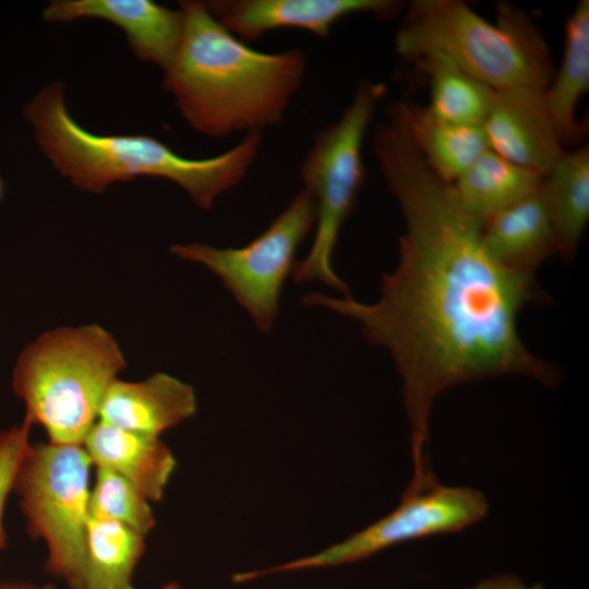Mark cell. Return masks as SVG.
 Here are the masks:
<instances>
[{
    "label": "cell",
    "instance_id": "6da1fadb",
    "mask_svg": "<svg viewBox=\"0 0 589 589\" xmlns=\"http://www.w3.org/2000/svg\"><path fill=\"white\" fill-rule=\"evenodd\" d=\"M372 148L404 217L398 265L381 276L373 303L318 292L302 303L357 321L369 341L390 353L410 429V482L420 483L433 473L426 447L431 411L442 393L502 375L555 387L562 373L531 352L518 332L526 305L550 301L534 273L492 259L482 241L484 224L398 125L377 124Z\"/></svg>",
    "mask_w": 589,
    "mask_h": 589
},
{
    "label": "cell",
    "instance_id": "7a4b0ae2",
    "mask_svg": "<svg viewBox=\"0 0 589 589\" xmlns=\"http://www.w3.org/2000/svg\"><path fill=\"white\" fill-rule=\"evenodd\" d=\"M183 28L163 85L188 124L213 137L278 124L302 84L300 49L263 52L228 32L202 1H180Z\"/></svg>",
    "mask_w": 589,
    "mask_h": 589
},
{
    "label": "cell",
    "instance_id": "3957f363",
    "mask_svg": "<svg viewBox=\"0 0 589 589\" xmlns=\"http://www.w3.org/2000/svg\"><path fill=\"white\" fill-rule=\"evenodd\" d=\"M24 113L43 153L79 189L103 193L115 182L159 177L181 187L203 209L242 181L262 145L261 133L252 132L219 155L192 159L148 135L95 134L71 116L60 81L41 88Z\"/></svg>",
    "mask_w": 589,
    "mask_h": 589
},
{
    "label": "cell",
    "instance_id": "277c9868",
    "mask_svg": "<svg viewBox=\"0 0 589 589\" xmlns=\"http://www.w3.org/2000/svg\"><path fill=\"white\" fill-rule=\"evenodd\" d=\"M407 62L438 53L495 91H545L554 68L548 44L530 16L509 2L488 21L459 0H413L395 37Z\"/></svg>",
    "mask_w": 589,
    "mask_h": 589
},
{
    "label": "cell",
    "instance_id": "5b68a950",
    "mask_svg": "<svg viewBox=\"0 0 589 589\" xmlns=\"http://www.w3.org/2000/svg\"><path fill=\"white\" fill-rule=\"evenodd\" d=\"M125 359L115 337L96 324L46 332L20 354L12 388L48 442L83 445L104 396Z\"/></svg>",
    "mask_w": 589,
    "mask_h": 589
},
{
    "label": "cell",
    "instance_id": "8992f818",
    "mask_svg": "<svg viewBox=\"0 0 589 589\" xmlns=\"http://www.w3.org/2000/svg\"><path fill=\"white\" fill-rule=\"evenodd\" d=\"M93 467L83 445L31 443L13 485L26 532L46 544V572L69 589H84Z\"/></svg>",
    "mask_w": 589,
    "mask_h": 589
},
{
    "label": "cell",
    "instance_id": "52a82bcc",
    "mask_svg": "<svg viewBox=\"0 0 589 589\" xmlns=\"http://www.w3.org/2000/svg\"><path fill=\"white\" fill-rule=\"evenodd\" d=\"M384 94L382 83H360L340 118L315 135L302 161L301 180L314 199L316 221L311 249L292 271L297 284L317 280L349 296L333 268V253L364 179L362 143Z\"/></svg>",
    "mask_w": 589,
    "mask_h": 589
},
{
    "label": "cell",
    "instance_id": "ba28073f",
    "mask_svg": "<svg viewBox=\"0 0 589 589\" xmlns=\"http://www.w3.org/2000/svg\"><path fill=\"white\" fill-rule=\"evenodd\" d=\"M488 510L489 503L479 490L443 485L434 480L420 489L405 490L392 512L348 538L310 555L236 573L232 581L244 584L274 575L358 563L401 543L467 529L481 521Z\"/></svg>",
    "mask_w": 589,
    "mask_h": 589
},
{
    "label": "cell",
    "instance_id": "9c48e42d",
    "mask_svg": "<svg viewBox=\"0 0 589 589\" xmlns=\"http://www.w3.org/2000/svg\"><path fill=\"white\" fill-rule=\"evenodd\" d=\"M315 221L314 199L302 189L261 235L242 248L189 243L175 244L170 251L216 274L257 328L268 333L278 316L285 279L293 271L297 251Z\"/></svg>",
    "mask_w": 589,
    "mask_h": 589
},
{
    "label": "cell",
    "instance_id": "30bf717a",
    "mask_svg": "<svg viewBox=\"0 0 589 589\" xmlns=\"http://www.w3.org/2000/svg\"><path fill=\"white\" fill-rule=\"evenodd\" d=\"M204 4L216 21L247 44L280 28L302 29L324 39L347 15L386 17L401 7L394 0H212Z\"/></svg>",
    "mask_w": 589,
    "mask_h": 589
},
{
    "label": "cell",
    "instance_id": "8fae6325",
    "mask_svg": "<svg viewBox=\"0 0 589 589\" xmlns=\"http://www.w3.org/2000/svg\"><path fill=\"white\" fill-rule=\"evenodd\" d=\"M543 92L495 91L481 124L488 149L542 177L564 152Z\"/></svg>",
    "mask_w": 589,
    "mask_h": 589
},
{
    "label": "cell",
    "instance_id": "7c38bea8",
    "mask_svg": "<svg viewBox=\"0 0 589 589\" xmlns=\"http://www.w3.org/2000/svg\"><path fill=\"white\" fill-rule=\"evenodd\" d=\"M48 22L93 17L108 21L125 35L134 55L163 68L173 58L183 28L180 9L151 0H55L44 10Z\"/></svg>",
    "mask_w": 589,
    "mask_h": 589
},
{
    "label": "cell",
    "instance_id": "4fadbf2b",
    "mask_svg": "<svg viewBox=\"0 0 589 589\" xmlns=\"http://www.w3.org/2000/svg\"><path fill=\"white\" fill-rule=\"evenodd\" d=\"M196 409L192 386L158 372L140 382L113 381L104 396L98 421L160 437L193 417Z\"/></svg>",
    "mask_w": 589,
    "mask_h": 589
},
{
    "label": "cell",
    "instance_id": "5bb4252c",
    "mask_svg": "<svg viewBox=\"0 0 589 589\" xmlns=\"http://www.w3.org/2000/svg\"><path fill=\"white\" fill-rule=\"evenodd\" d=\"M83 446L94 467L109 470L132 484L151 503L159 502L177 467L172 450L160 437L97 421Z\"/></svg>",
    "mask_w": 589,
    "mask_h": 589
},
{
    "label": "cell",
    "instance_id": "9a60e30c",
    "mask_svg": "<svg viewBox=\"0 0 589 589\" xmlns=\"http://www.w3.org/2000/svg\"><path fill=\"white\" fill-rule=\"evenodd\" d=\"M388 115L429 167L447 182L453 183L488 149L481 127L446 121L428 106L397 101Z\"/></svg>",
    "mask_w": 589,
    "mask_h": 589
},
{
    "label": "cell",
    "instance_id": "2e32d148",
    "mask_svg": "<svg viewBox=\"0 0 589 589\" xmlns=\"http://www.w3.org/2000/svg\"><path fill=\"white\" fill-rule=\"evenodd\" d=\"M482 241L492 259L503 266L530 273L558 253L557 237L540 190L489 219L483 225Z\"/></svg>",
    "mask_w": 589,
    "mask_h": 589
},
{
    "label": "cell",
    "instance_id": "e0dca14e",
    "mask_svg": "<svg viewBox=\"0 0 589 589\" xmlns=\"http://www.w3.org/2000/svg\"><path fill=\"white\" fill-rule=\"evenodd\" d=\"M542 178L486 149L452 184L462 206L485 224L538 193Z\"/></svg>",
    "mask_w": 589,
    "mask_h": 589
},
{
    "label": "cell",
    "instance_id": "ac0fdd59",
    "mask_svg": "<svg viewBox=\"0 0 589 589\" xmlns=\"http://www.w3.org/2000/svg\"><path fill=\"white\" fill-rule=\"evenodd\" d=\"M557 241L558 253L575 256L589 219V147L564 151L543 176L540 188Z\"/></svg>",
    "mask_w": 589,
    "mask_h": 589
},
{
    "label": "cell",
    "instance_id": "d6986e66",
    "mask_svg": "<svg viewBox=\"0 0 589 589\" xmlns=\"http://www.w3.org/2000/svg\"><path fill=\"white\" fill-rule=\"evenodd\" d=\"M589 89V1L580 0L565 25V46L560 70L543 92L545 104L563 144L585 133L576 119L578 103Z\"/></svg>",
    "mask_w": 589,
    "mask_h": 589
},
{
    "label": "cell",
    "instance_id": "ffe728a7",
    "mask_svg": "<svg viewBox=\"0 0 589 589\" xmlns=\"http://www.w3.org/2000/svg\"><path fill=\"white\" fill-rule=\"evenodd\" d=\"M146 536L115 520L91 515L86 529L84 589H135L133 576Z\"/></svg>",
    "mask_w": 589,
    "mask_h": 589
},
{
    "label": "cell",
    "instance_id": "44dd1931",
    "mask_svg": "<svg viewBox=\"0 0 589 589\" xmlns=\"http://www.w3.org/2000/svg\"><path fill=\"white\" fill-rule=\"evenodd\" d=\"M411 63L429 79L428 107L435 116L457 124L481 127L495 89L438 53L423 55Z\"/></svg>",
    "mask_w": 589,
    "mask_h": 589
},
{
    "label": "cell",
    "instance_id": "7402d4cb",
    "mask_svg": "<svg viewBox=\"0 0 589 589\" xmlns=\"http://www.w3.org/2000/svg\"><path fill=\"white\" fill-rule=\"evenodd\" d=\"M91 514L121 522L147 536L156 526L151 502L118 474L95 467L91 486Z\"/></svg>",
    "mask_w": 589,
    "mask_h": 589
},
{
    "label": "cell",
    "instance_id": "603a6c76",
    "mask_svg": "<svg viewBox=\"0 0 589 589\" xmlns=\"http://www.w3.org/2000/svg\"><path fill=\"white\" fill-rule=\"evenodd\" d=\"M32 426L24 419L21 424L0 432V552L8 545V536L3 522L4 509L9 495L13 492L20 464L31 445L29 434Z\"/></svg>",
    "mask_w": 589,
    "mask_h": 589
},
{
    "label": "cell",
    "instance_id": "cb8c5ba5",
    "mask_svg": "<svg viewBox=\"0 0 589 589\" xmlns=\"http://www.w3.org/2000/svg\"><path fill=\"white\" fill-rule=\"evenodd\" d=\"M469 589H549L542 584L528 585L516 575L500 574L482 579Z\"/></svg>",
    "mask_w": 589,
    "mask_h": 589
},
{
    "label": "cell",
    "instance_id": "d4e9b609",
    "mask_svg": "<svg viewBox=\"0 0 589 589\" xmlns=\"http://www.w3.org/2000/svg\"><path fill=\"white\" fill-rule=\"evenodd\" d=\"M0 589H56L52 585H36L27 581H3Z\"/></svg>",
    "mask_w": 589,
    "mask_h": 589
},
{
    "label": "cell",
    "instance_id": "484cf974",
    "mask_svg": "<svg viewBox=\"0 0 589 589\" xmlns=\"http://www.w3.org/2000/svg\"><path fill=\"white\" fill-rule=\"evenodd\" d=\"M159 589H181V585L178 581H169L163 585Z\"/></svg>",
    "mask_w": 589,
    "mask_h": 589
},
{
    "label": "cell",
    "instance_id": "4316f807",
    "mask_svg": "<svg viewBox=\"0 0 589 589\" xmlns=\"http://www.w3.org/2000/svg\"><path fill=\"white\" fill-rule=\"evenodd\" d=\"M3 195H4V182L2 178L0 177V201L2 200Z\"/></svg>",
    "mask_w": 589,
    "mask_h": 589
}]
</instances>
